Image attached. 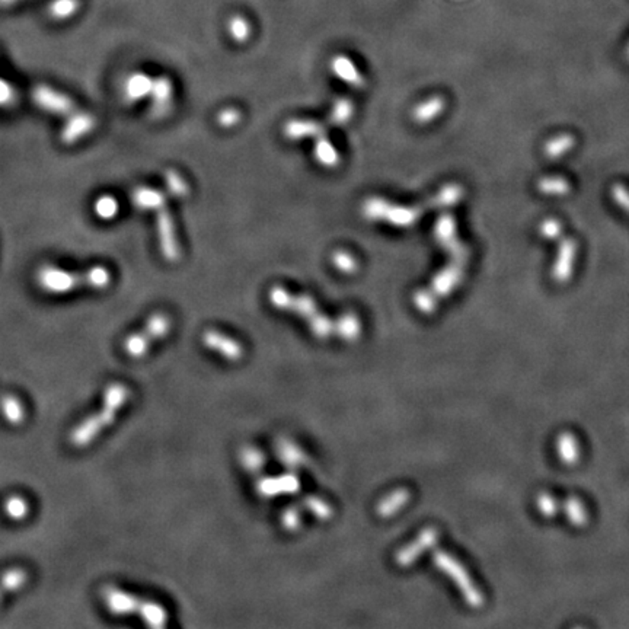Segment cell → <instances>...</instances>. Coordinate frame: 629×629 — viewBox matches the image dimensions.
Returning <instances> with one entry per match:
<instances>
[{"label": "cell", "mask_w": 629, "mask_h": 629, "mask_svg": "<svg viewBox=\"0 0 629 629\" xmlns=\"http://www.w3.org/2000/svg\"><path fill=\"white\" fill-rule=\"evenodd\" d=\"M464 188L459 184H447L426 201L402 205L393 204L382 197H369L363 203L361 213L370 222L389 223L396 227L414 226L422 216L431 210L447 209L457 204L464 197Z\"/></svg>", "instance_id": "cell-1"}, {"label": "cell", "mask_w": 629, "mask_h": 629, "mask_svg": "<svg viewBox=\"0 0 629 629\" xmlns=\"http://www.w3.org/2000/svg\"><path fill=\"white\" fill-rule=\"evenodd\" d=\"M128 399L130 389L126 385L113 383L108 386L100 409L84 418L80 424L71 431V446L78 447V449L88 447L108 426L113 424L117 414L119 413V409L126 405Z\"/></svg>", "instance_id": "cell-2"}, {"label": "cell", "mask_w": 629, "mask_h": 629, "mask_svg": "<svg viewBox=\"0 0 629 629\" xmlns=\"http://www.w3.org/2000/svg\"><path fill=\"white\" fill-rule=\"evenodd\" d=\"M271 305L280 310L296 313L299 318L305 319L310 332L319 340H328L330 336L338 332V319L332 321L330 317L322 313L310 296L295 295L280 286H274L270 290Z\"/></svg>", "instance_id": "cell-3"}, {"label": "cell", "mask_w": 629, "mask_h": 629, "mask_svg": "<svg viewBox=\"0 0 629 629\" xmlns=\"http://www.w3.org/2000/svg\"><path fill=\"white\" fill-rule=\"evenodd\" d=\"M37 283L47 293L65 295L79 287L105 288L111 283V274L101 265L92 267L84 273L66 271L53 267V265H44L37 273Z\"/></svg>", "instance_id": "cell-4"}, {"label": "cell", "mask_w": 629, "mask_h": 629, "mask_svg": "<svg viewBox=\"0 0 629 629\" xmlns=\"http://www.w3.org/2000/svg\"><path fill=\"white\" fill-rule=\"evenodd\" d=\"M102 600L113 615H136L150 628H163L168 622V613L159 603L135 596L115 586H106L102 590Z\"/></svg>", "instance_id": "cell-5"}, {"label": "cell", "mask_w": 629, "mask_h": 629, "mask_svg": "<svg viewBox=\"0 0 629 629\" xmlns=\"http://www.w3.org/2000/svg\"><path fill=\"white\" fill-rule=\"evenodd\" d=\"M464 264H459L452 261L449 265H446L437 274L434 275L431 284L427 288L418 290L414 295L413 301L414 306L424 314L433 313L439 305V300L449 296L453 290L462 282L464 277Z\"/></svg>", "instance_id": "cell-6"}, {"label": "cell", "mask_w": 629, "mask_h": 629, "mask_svg": "<svg viewBox=\"0 0 629 629\" xmlns=\"http://www.w3.org/2000/svg\"><path fill=\"white\" fill-rule=\"evenodd\" d=\"M171 330V319L165 313H155L149 318L144 330L126 338L124 352L131 358H141L149 352V347L168 335Z\"/></svg>", "instance_id": "cell-7"}, {"label": "cell", "mask_w": 629, "mask_h": 629, "mask_svg": "<svg viewBox=\"0 0 629 629\" xmlns=\"http://www.w3.org/2000/svg\"><path fill=\"white\" fill-rule=\"evenodd\" d=\"M434 564L437 565L442 571H444L447 575L453 578V582L457 584L459 590L462 591V595L465 600L469 603V606L472 608H479L483 599L481 591L475 587V584L472 583L470 577L465 571V568L459 564L453 556L449 553H446L443 551H435L434 552Z\"/></svg>", "instance_id": "cell-8"}, {"label": "cell", "mask_w": 629, "mask_h": 629, "mask_svg": "<svg viewBox=\"0 0 629 629\" xmlns=\"http://www.w3.org/2000/svg\"><path fill=\"white\" fill-rule=\"evenodd\" d=\"M434 239L437 244L450 255L452 261L459 264H466L469 260V249L459 239L456 231V220L449 213L442 214L434 225Z\"/></svg>", "instance_id": "cell-9"}, {"label": "cell", "mask_w": 629, "mask_h": 629, "mask_svg": "<svg viewBox=\"0 0 629 629\" xmlns=\"http://www.w3.org/2000/svg\"><path fill=\"white\" fill-rule=\"evenodd\" d=\"M156 227H157V238H159V247L162 257L168 262H175L179 260V244L175 231V223L171 213L168 211L166 205L161 210H157L156 217Z\"/></svg>", "instance_id": "cell-10"}, {"label": "cell", "mask_w": 629, "mask_h": 629, "mask_svg": "<svg viewBox=\"0 0 629 629\" xmlns=\"http://www.w3.org/2000/svg\"><path fill=\"white\" fill-rule=\"evenodd\" d=\"M31 98L34 104L40 106L41 110L52 114L69 115L75 110V104L67 95L47 87V84H38V87H35L32 89Z\"/></svg>", "instance_id": "cell-11"}, {"label": "cell", "mask_w": 629, "mask_h": 629, "mask_svg": "<svg viewBox=\"0 0 629 629\" xmlns=\"http://www.w3.org/2000/svg\"><path fill=\"white\" fill-rule=\"evenodd\" d=\"M439 540V531L435 527H426L424 530H421L418 536L405 545L404 548L399 549L395 553V562L399 567H409L413 565L420 556L424 553L426 551L431 549L435 543Z\"/></svg>", "instance_id": "cell-12"}, {"label": "cell", "mask_w": 629, "mask_h": 629, "mask_svg": "<svg viewBox=\"0 0 629 629\" xmlns=\"http://www.w3.org/2000/svg\"><path fill=\"white\" fill-rule=\"evenodd\" d=\"M257 492L261 497L271 499L282 494H296L300 490V479L296 474H284L282 477L261 478L257 482Z\"/></svg>", "instance_id": "cell-13"}, {"label": "cell", "mask_w": 629, "mask_h": 629, "mask_svg": "<svg viewBox=\"0 0 629 629\" xmlns=\"http://www.w3.org/2000/svg\"><path fill=\"white\" fill-rule=\"evenodd\" d=\"M95 126L96 118L91 113H71L60 133V139L65 144H75L82 137L89 135Z\"/></svg>", "instance_id": "cell-14"}, {"label": "cell", "mask_w": 629, "mask_h": 629, "mask_svg": "<svg viewBox=\"0 0 629 629\" xmlns=\"http://www.w3.org/2000/svg\"><path fill=\"white\" fill-rule=\"evenodd\" d=\"M150 115L153 118H165L172 110V82L166 76L153 79Z\"/></svg>", "instance_id": "cell-15"}, {"label": "cell", "mask_w": 629, "mask_h": 629, "mask_svg": "<svg viewBox=\"0 0 629 629\" xmlns=\"http://www.w3.org/2000/svg\"><path fill=\"white\" fill-rule=\"evenodd\" d=\"M204 345L210 348L211 352L220 354L227 360H239L244 356V348L235 340V338L227 336L219 331L209 330L203 335Z\"/></svg>", "instance_id": "cell-16"}, {"label": "cell", "mask_w": 629, "mask_h": 629, "mask_svg": "<svg viewBox=\"0 0 629 629\" xmlns=\"http://www.w3.org/2000/svg\"><path fill=\"white\" fill-rule=\"evenodd\" d=\"M577 253V245L573 239H564L558 249V257H556L553 265V280L556 283H567L571 277L574 270V261Z\"/></svg>", "instance_id": "cell-17"}, {"label": "cell", "mask_w": 629, "mask_h": 629, "mask_svg": "<svg viewBox=\"0 0 629 629\" xmlns=\"http://www.w3.org/2000/svg\"><path fill=\"white\" fill-rule=\"evenodd\" d=\"M331 69L336 78H340L343 82L350 84V87H353L356 89H361L366 87L365 76L360 73L357 66L352 62V58H348L347 56H335L331 62Z\"/></svg>", "instance_id": "cell-18"}, {"label": "cell", "mask_w": 629, "mask_h": 629, "mask_svg": "<svg viewBox=\"0 0 629 629\" xmlns=\"http://www.w3.org/2000/svg\"><path fill=\"white\" fill-rule=\"evenodd\" d=\"M323 124L313 119H290L284 126V136L288 140H301V139H317L323 135Z\"/></svg>", "instance_id": "cell-19"}, {"label": "cell", "mask_w": 629, "mask_h": 629, "mask_svg": "<svg viewBox=\"0 0 629 629\" xmlns=\"http://www.w3.org/2000/svg\"><path fill=\"white\" fill-rule=\"evenodd\" d=\"M153 87V79L141 71L131 73L124 83V100L130 104H135L150 95Z\"/></svg>", "instance_id": "cell-20"}, {"label": "cell", "mask_w": 629, "mask_h": 629, "mask_svg": "<svg viewBox=\"0 0 629 629\" xmlns=\"http://www.w3.org/2000/svg\"><path fill=\"white\" fill-rule=\"evenodd\" d=\"M275 453L278 461L288 469L301 468L309 461L308 455L295 442H290L287 439H282L275 444Z\"/></svg>", "instance_id": "cell-21"}, {"label": "cell", "mask_w": 629, "mask_h": 629, "mask_svg": "<svg viewBox=\"0 0 629 629\" xmlns=\"http://www.w3.org/2000/svg\"><path fill=\"white\" fill-rule=\"evenodd\" d=\"M131 200L140 210H161L166 205V197L162 191L149 188V187H137L131 194Z\"/></svg>", "instance_id": "cell-22"}, {"label": "cell", "mask_w": 629, "mask_h": 629, "mask_svg": "<svg viewBox=\"0 0 629 629\" xmlns=\"http://www.w3.org/2000/svg\"><path fill=\"white\" fill-rule=\"evenodd\" d=\"M411 500V492L408 488H398L393 490L386 495L385 499L380 500V503L376 507V512L380 517L383 518H389L395 516L399 510H402L404 507L409 503Z\"/></svg>", "instance_id": "cell-23"}, {"label": "cell", "mask_w": 629, "mask_h": 629, "mask_svg": "<svg viewBox=\"0 0 629 629\" xmlns=\"http://www.w3.org/2000/svg\"><path fill=\"white\" fill-rule=\"evenodd\" d=\"M444 108H446V101L442 98V96H431V98L418 104L414 108L413 118L418 124H428L444 111Z\"/></svg>", "instance_id": "cell-24"}, {"label": "cell", "mask_w": 629, "mask_h": 629, "mask_svg": "<svg viewBox=\"0 0 629 629\" xmlns=\"http://www.w3.org/2000/svg\"><path fill=\"white\" fill-rule=\"evenodd\" d=\"M0 411L12 426H19L25 420V408L15 395L6 393L0 398Z\"/></svg>", "instance_id": "cell-25"}, {"label": "cell", "mask_w": 629, "mask_h": 629, "mask_svg": "<svg viewBox=\"0 0 629 629\" xmlns=\"http://www.w3.org/2000/svg\"><path fill=\"white\" fill-rule=\"evenodd\" d=\"M314 159L325 168H335L340 163V155L335 150L330 139L323 135L318 136L317 141H314Z\"/></svg>", "instance_id": "cell-26"}, {"label": "cell", "mask_w": 629, "mask_h": 629, "mask_svg": "<svg viewBox=\"0 0 629 629\" xmlns=\"http://www.w3.org/2000/svg\"><path fill=\"white\" fill-rule=\"evenodd\" d=\"M28 580L27 570H23L21 567L9 568V570L0 578V603L5 599L6 593L16 591L21 587L25 586Z\"/></svg>", "instance_id": "cell-27"}, {"label": "cell", "mask_w": 629, "mask_h": 629, "mask_svg": "<svg viewBox=\"0 0 629 629\" xmlns=\"http://www.w3.org/2000/svg\"><path fill=\"white\" fill-rule=\"evenodd\" d=\"M361 334V322L356 313H344L338 318V332L336 336L343 341L353 343Z\"/></svg>", "instance_id": "cell-28"}, {"label": "cell", "mask_w": 629, "mask_h": 629, "mask_svg": "<svg viewBox=\"0 0 629 629\" xmlns=\"http://www.w3.org/2000/svg\"><path fill=\"white\" fill-rule=\"evenodd\" d=\"M239 462L242 468L251 472V474H258L265 465V456L257 447L245 446L239 452Z\"/></svg>", "instance_id": "cell-29"}, {"label": "cell", "mask_w": 629, "mask_h": 629, "mask_svg": "<svg viewBox=\"0 0 629 629\" xmlns=\"http://www.w3.org/2000/svg\"><path fill=\"white\" fill-rule=\"evenodd\" d=\"M300 507L304 510L309 512L310 514H313L314 517H318L319 520H328L334 514L332 505L328 501H325L323 499L317 497V495H308L305 500H301Z\"/></svg>", "instance_id": "cell-30"}, {"label": "cell", "mask_w": 629, "mask_h": 629, "mask_svg": "<svg viewBox=\"0 0 629 629\" xmlns=\"http://www.w3.org/2000/svg\"><path fill=\"white\" fill-rule=\"evenodd\" d=\"M79 6V0H52L48 5V15L56 21H66L76 15Z\"/></svg>", "instance_id": "cell-31"}, {"label": "cell", "mask_w": 629, "mask_h": 629, "mask_svg": "<svg viewBox=\"0 0 629 629\" xmlns=\"http://www.w3.org/2000/svg\"><path fill=\"white\" fill-rule=\"evenodd\" d=\"M575 144V139L570 135H561L556 136L552 140H549L545 144V156H548L549 159H558L562 155H565L568 150L573 149Z\"/></svg>", "instance_id": "cell-32"}, {"label": "cell", "mask_w": 629, "mask_h": 629, "mask_svg": "<svg viewBox=\"0 0 629 629\" xmlns=\"http://www.w3.org/2000/svg\"><path fill=\"white\" fill-rule=\"evenodd\" d=\"M353 113H354L353 101L348 100V98H340V100L335 101V104L332 106L330 119H331V123L334 126H343V124L348 123L350 118L353 117Z\"/></svg>", "instance_id": "cell-33"}, {"label": "cell", "mask_w": 629, "mask_h": 629, "mask_svg": "<svg viewBox=\"0 0 629 629\" xmlns=\"http://www.w3.org/2000/svg\"><path fill=\"white\" fill-rule=\"evenodd\" d=\"M227 31H229V35L232 37V40H235L236 43H245L249 40L252 30H251V23L247 18L240 16V15H235L229 19Z\"/></svg>", "instance_id": "cell-34"}, {"label": "cell", "mask_w": 629, "mask_h": 629, "mask_svg": "<svg viewBox=\"0 0 629 629\" xmlns=\"http://www.w3.org/2000/svg\"><path fill=\"white\" fill-rule=\"evenodd\" d=\"M118 201L113 196H101L95 201L93 210L95 214L104 220H111L118 214Z\"/></svg>", "instance_id": "cell-35"}, {"label": "cell", "mask_w": 629, "mask_h": 629, "mask_svg": "<svg viewBox=\"0 0 629 629\" xmlns=\"http://www.w3.org/2000/svg\"><path fill=\"white\" fill-rule=\"evenodd\" d=\"M5 512L12 520H22L25 518L30 513V504L28 501L21 497V495H12L5 503Z\"/></svg>", "instance_id": "cell-36"}, {"label": "cell", "mask_w": 629, "mask_h": 629, "mask_svg": "<svg viewBox=\"0 0 629 629\" xmlns=\"http://www.w3.org/2000/svg\"><path fill=\"white\" fill-rule=\"evenodd\" d=\"M165 183H166V187L169 190V192H171V194L174 197H178V198H184L188 196V184L184 181V178L181 176L176 171H172V169H168V171L165 172Z\"/></svg>", "instance_id": "cell-37"}, {"label": "cell", "mask_w": 629, "mask_h": 629, "mask_svg": "<svg viewBox=\"0 0 629 629\" xmlns=\"http://www.w3.org/2000/svg\"><path fill=\"white\" fill-rule=\"evenodd\" d=\"M558 452L565 464H574L578 459V446L571 434H562L558 440Z\"/></svg>", "instance_id": "cell-38"}, {"label": "cell", "mask_w": 629, "mask_h": 629, "mask_svg": "<svg viewBox=\"0 0 629 629\" xmlns=\"http://www.w3.org/2000/svg\"><path fill=\"white\" fill-rule=\"evenodd\" d=\"M539 190L548 196H565L570 191V184L564 178H543L539 181Z\"/></svg>", "instance_id": "cell-39"}, {"label": "cell", "mask_w": 629, "mask_h": 629, "mask_svg": "<svg viewBox=\"0 0 629 629\" xmlns=\"http://www.w3.org/2000/svg\"><path fill=\"white\" fill-rule=\"evenodd\" d=\"M301 518H304V509L300 505H292L283 512L280 522L286 530L295 531L301 526Z\"/></svg>", "instance_id": "cell-40"}, {"label": "cell", "mask_w": 629, "mask_h": 629, "mask_svg": "<svg viewBox=\"0 0 629 629\" xmlns=\"http://www.w3.org/2000/svg\"><path fill=\"white\" fill-rule=\"evenodd\" d=\"M332 262L335 268L344 274H353L357 271V261L347 251H335L332 253Z\"/></svg>", "instance_id": "cell-41"}, {"label": "cell", "mask_w": 629, "mask_h": 629, "mask_svg": "<svg viewBox=\"0 0 629 629\" xmlns=\"http://www.w3.org/2000/svg\"><path fill=\"white\" fill-rule=\"evenodd\" d=\"M565 510L568 517L575 526H583L587 520V514L584 510V505L580 503L577 499H570L565 504Z\"/></svg>", "instance_id": "cell-42"}, {"label": "cell", "mask_w": 629, "mask_h": 629, "mask_svg": "<svg viewBox=\"0 0 629 629\" xmlns=\"http://www.w3.org/2000/svg\"><path fill=\"white\" fill-rule=\"evenodd\" d=\"M15 101H16V92L14 87H12L8 80L0 78V106L2 108L10 106L15 104Z\"/></svg>", "instance_id": "cell-43"}, {"label": "cell", "mask_w": 629, "mask_h": 629, "mask_svg": "<svg viewBox=\"0 0 629 629\" xmlns=\"http://www.w3.org/2000/svg\"><path fill=\"white\" fill-rule=\"evenodd\" d=\"M239 119H240V113L236 110V108H226V110L220 111L219 115H217V123L225 128L236 126L239 123Z\"/></svg>", "instance_id": "cell-44"}, {"label": "cell", "mask_w": 629, "mask_h": 629, "mask_svg": "<svg viewBox=\"0 0 629 629\" xmlns=\"http://www.w3.org/2000/svg\"><path fill=\"white\" fill-rule=\"evenodd\" d=\"M561 232H562V226L558 220H555V219H547V220H543V223L540 225V233L543 238L558 239L561 236Z\"/></svg>", "instance_id": "cell-45"}, {"label": "cell", "mask_w": 629, "mask_h": 629, "mask_svg": "<svg viewBox=\"0 0 629 629\" xmlns=\"http://www.w3.org/2000/svg\"><path fill=\"white\" fill-rule=\"evenodd\" d=\"M538 505H539V510L542 512V514L548 516V517L555 516L556 509H558V505H556L555 500L548 494H542L540 495L539 500H538Z\"/></svg>", "instance_id": "cell-46"}, {"label": "cell", "mask_w": 629, "mask_h": 629, "mask_svg": "<svg viewBox=\"0 0 629 629\" xmlns=\"http://www.w3.org/2000/svg\"><path fill=\"white\" fill-rule=\"evenodd\" d=\"M612 194L615 201L618 203L625 211L629 213V192L626 191V188L622 185H615Z\"/></svg>", "instance_id": "cell-47"}, {"label": "cell", "mask_w": 629, "mask_h": 629, "mask_svg": "<svg viewBox=\"0 0 629 629\" xmlns=\"http://www.w3.org/2000/svg\"><path fill=\"white\" fill-rule=\"evenodd\" d=\"M18 2V0H0V6H3V8H8V6H12V5H15Z\"/></svg>", "instance_id": "cell-48"}, {"label": "cell", "mask_w": 629, "mask_h": 629, "mask_svg": "<svg viewBox=\"0 0 629 629\" xmlns=\"http://www.w3.org/2000/svg\"><path fill=\"white\" fill-rule=\"evenodd\" d=\"M628 58H629V48H628Z\"/></svg>", "instance_id": "cell-49"}]
</instances>
